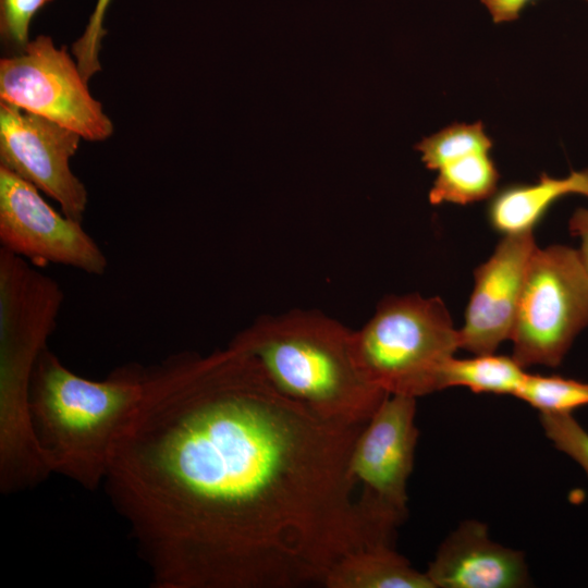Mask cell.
I'll use <instances>...</instances> for the list:
<instances>
[{
	"instance_id": "1",
	"label": "cell",
	"mask_w": 588,
	"mask_h": 588,
	"mask_svg": "<svg viewBox=\"0 0 588 588\" xmlns=\"http://www.w3.org/2000/svg\"><path fill=\"white\" fill-rule=\"evenodd\" d=\"M365 425L324 418L229 345L145 371L103 480L157 588L324 586L395 529L356 497Z\"/></svg>"
},
{
	"instance_id": "2",
	"label": "cell",
	"mask_w": 588,
	"mask_h": 588,
	"mask_svg": "<svg viewBox=\"0 0 588 588\" xmlns=\"http://www.w3.org/2000/svg\"><path fill=\"white\" fill-rule=\"evenodd\" d=\"M145 371L125 366L95 381L72 372L48 347L40 353L28 407L52 474L88 490L103 482L113 448L144 394Z\"/></svg>"
},
{
	"instance_id": "3",
	"label": "cell",
	"mask_w": 588,
	"mask_h": 588,
	"mask_svg": "<svg viewBox=\"0 0 588 588\" xmlns=\"http://www.w3.org/2000/svg\"><path fill=\"white\" fill-rule=\"evenodd\" d=\"M353 330L319 311L265 316L229 345L252 356L271 383L318 415L366 425L388 395L359 370Z\"/></svg>"
},
{
	"instance_id": "4",
	"label": "cell",
	"mask_w": 588,
	"mask_h": 588,
	"mask_svg": "<svg viewBox=\"0 0 588 588\" xmlns=\"http://www.w3.org/2000/svg\"><path fill=\"white\" fill-rule=\"evenodd\" d=\"M61 301L52 279L1 249L0 475L9 481L32 480L46 469L30 422L29 387Z\"/></svg>"
},
{
	"instance_id": "5",
	"label": "cell",
	"mask_w": 588,
	"mask_h": 588,
	"mask_svg": "<svg viewBox=\"0 0 588 588\" xmlns=\"http://www.w3.org/2000/svg\"><path fill=\"white\" fill-rule=\"evenodd\" d=\"M355 362L388 394L418 397L441 388L444 366L460 348V333L439 297L388 296L353 331Z\"/></svg>"
},
{
	"instance_id": "6",
	"label": "cell",
	"mask_w": 588,
	"mask_h": 588,
	"mask_svg": "<svg viewBox=\"0 0 588 588\" xmlns=\"http://www.w3.org/2000/svg\"><path fill=\"white\" fill-rule=\"evenodd\" d=\"M588 327V272L578 250L536 248L529 261L514 328L513 357L525 368L558 367Z\"/></svg>"
},
{
	"instance_id": "7",
	"label": "cell",
	"mask_w": 588,
	"mask_h": 588,
	"mask_svg": "<svg viewBox=\"0 0 588 588\" xmlns=\"http://www.w3.org/2000/svg\"><path fill=\"white\" fill-rule=\"evenodd\" d=\"M65 47L39 35L17 53L0 61V99L100 142L113 132L102 105L88 90Z\"/></svg>"
},
{
	"instance_id": "8",
	"label": "cell",
	"mask_w": 588,
	"mask_h": 588,
	"mask_svg": "<svg viewBox=\"0 0 588 588\" xmlns=\"http://www.w3.org/2000/svg\"><path fill=\"white\" fill-rule=\"evenodd\" d=\"M39 189L0 166V241L2 248L36 264H59L94 275L107 257L82 222L60 215Z\"/></svg>"
},
{
	"instance_id": "9",
	"label": "cell",
	"mask_w": 588,
	"mask_h": 588,
	"mask_svg": "<svg viewBox=\"0 0 588 588\" xmlns=\"http://www.w3.org/2000/svg\"><path fill=\"white\" fill-rule=\"evenodd\" d=\"M416 397L388 394L358 434L350 473L363 486L362 501L400 525L407 515V481L418 429Z\"/></svg>"
},
{
	"instance_id": "10",
	"label": "cell",
	"mask_w": 588,
	"mask_h": 588,
	"mask_svg": "<svg viewBox=\"0 0 588 588\" xmlns=\"http://www.w3.org/2000/svg\"><path fill=\"white\" fill-rule=\"evenodd\" d=\"M82 137L46 118L0 100V166L58 201L62 212L82 222L87 191L70 159Z\"/></svg>"
},
{
	"instance_id": "11",
	"label": "cell",
	"mask_w": 588,
	"mask_h": 588,
	"mask_svg": "<svg viewBox=\"0 0 588 588\" xmlns=\"http://www.w3.org/2000/svg\"><path fill=\"white\" fill-rule=\"evenodd\" d=\"M536 248L532 232L504 235L491 257L476 268L465 322L458 330L460 348L475 355L491 354L511 338Z\"/></svg>"
},
{
	"instance_id": "12",
	"label": "cell",
	"mask_w": 588,
	"mask_h": 588,
	"mask_svg": "<svg viewBox=\"0 0 588 588\" xmlns=\"http://www.w3.org/2000/svg\"><path fill=\"white\" fill-rule=\"evenodd\" d=\"M426 574L434 588H519L530 581L523 552L493 541L478 520L461 523L445 538Z\"/></svg>"
},
{
	"instance_id": "13",
	"label": "cell",
	"mask_w": 588,
	"mask_h": 588,
	"mask_svg": "<svg viewBox=\"0 0 588 588\" xmlns=\"http://www.w3.org/2000/svg\"><path fill=\"white\" fill-rule=\"evenodd\" d=\"M569 195L588 198V169L571 171L564 177L541 173L535 183L504 186L489 201L488 221L504 235L532 232L549 209Z\"/></svg>"
},
{
	"instance_id": "14",
	"label": "cell",
	"mask_w": 588,
	"mask_h": 588,
	"mask_svg": "<svg viewBox=\"0 0 588 588\" xmlns=\"http://www.w3.org/2000/svg\"><path fill=\"white\" fill-rule=\"evenodd\" d=\"M327 588H434L426 573L415 569L392 546L357 550L330 571Z\"/></svg>"
},
{
	"instance_id": "15",
	"label": "cell",
	"mask_w": 588,
	"mask_h": 588,
	"mask_svg": "<svg viewBox=\"0 0 588 588\" xmlns=\"http://www.w3.org/2000/svg\"><path fill=\"white\" fill-rule=\"evenodd\" d=\"M429 192L432 205H468L497 192L500 177L490 151L471 152L443 163Z\"/></svg>"
},
{
	"instance_id": "16",
	"label": "cell",
	"mask_w": 588,
	"mask_h": 588,
	"mask_svg": "<svg viewBox=\"0 0 588 588\" xmlns=\"http://www.w3.org/2000/svg\"><path fill=\"white\" fill-rule=\"evenodd\" d=\"M526 375L513 356L491 353L464 359L452 357L444 366L441 388L466 387L475 393L515 396Z\"/></svg>"
},
{
	"instance_id": "17",
	"label": "cell",
	"mask_w": 588,
	"mask_h": 588,
	"mask_svg": "<svg viewBox=\"0 0 588 588\" xmlns=\"http://www.w3.org/2000/svg\"><path fill=\"white\" fill-rule=\"evenodd\" d=\"M515 396L540 414H572L588 405V383L561 376L527 373Z\"/></svg>"
},
{
	"instance_id": "18",
	"label": "cell",
	"mask_w": 588,
	"mask_h": 588,
	"mask_svg": "<svg viewBox=\"0 0 588 588\" xmlns=\"http://www.w3.org/2000/svg\"><path fill=\"white\" fill-rule=\"evenodd\" d=\"M492 139L480 121L475 123H454L425 137L416 145L421 160L429 170L437 171L443 163L456 157L490 151Z\"/></svg>"
},
{
	"instance_id": "19",
	"label": "cell",
	"mask_w": 588,
	"mask_h": 588,
	"mask_svg": "<svg viewBox=\"0 0 588 588\" xmlns=\"http://www.w3.org/2000/svg\"><path fill=\"white\" fill-rule=\"evenodd\" d=\"M539 418L547 438L588 476V432L572 414H540Z\"/></svg>"
},
{
	"instance_id": "20",
	"label": "cell",
	"mask_w": 588,
	"mask_h": 588,
	"mask_svg": "<svg viewBox=\"0 0 588 588\" xmlns=\"http://www.w3.org/2000/svg\"><path fill=\"white\" fill-rule=\"evenodd\" d=\"M110 3L111 0H97L83 35L73 42L75 61L87 82L101 71L99 53L103 36L107 34L103 20Z\"/></svg>"
},
{
	"instance_id": "21",
	"label": "cell",
	"mask_w": 588,
	"mask_h": 588,
	"mask_svg": "<svg viewBox=\"0 0 588 588\" xmlns=\"http://www.w3.org/2000/svg\"><path fill=\"white\" fill-rule=\"evenodd\" d=\"M52 0H0V33L4 42L21 51L29 42L36 13Z\"/></svg>"
},
{
	"instance_id": "22",
	"label": "cell",
	"mask_w": 588,
	"mask_h": 588,
	"mask_svg": "<svg viewBox=\"0 0 588 588\" xmlns=\"http://www.w3.org/2000/svg\"><path fill=\"white\" fill-rule=\"evenodd\" d=\"M495 24L516 21L532 0H480ZM588 2V0H585Z\"/></svg>"
},
{
	"instance_id": "23",
	"label": "cell",
	"mask_w": 588,
	"mask_h": 588,
	"mask_svg": "<svg viewBox=\"0 0 588 588\" xmlns=\"http://www.w3.org/2000/svg\"><path fill=\"white\" fill-rule=\"evenodd\" d=\"M571 235L579 237L580 247L578 254L588 272V208H577L568 221Z\"/></svg>"
}]
</instances>
